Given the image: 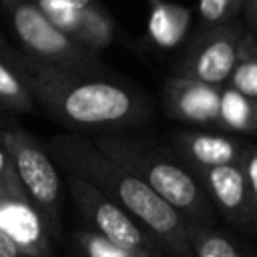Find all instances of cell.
I'll list each match as a JSON object with an SVG mask.
<instances>
[{"mask_svg":"<svg viewBox=\"0 0 257 257\" xmlns=\"http://www.w3.org/2000/svg\"><path fill=\"white\" fill-rule=\"evenodd\" d=\"M6 54L20 70L34 104L70 128L68 133L116 135L153 116L151 100L122 80L48 66L10 46Z\"/></svg>","mask_w":257,"mask_h":257,"instance_id":"obj_1","label":"cell"},{"mask_svg":"<svg viewBox=\"0 0 257 257\" xmlns=\"http://www.w3.org/2000/svg\"><path fill=\"white\" fill-rule=\"evenodd\" d=\"M46 153L66 175L88 183L128 213L159 243L163 257H193L183 217L143 181L108 161L86 135L60 133L48 141Z\"/></svg>","mask_w":257,"mask_h":257,"instance_id":"obj_2","label":"cell"},{"mask_svg":"<svg viewBox=\"0 0 257 257\" xmlns=\"http://www.w3.org/2000/svg\"><path fill=\"white\" fill-rule=\"evenodd\" d=\"M88 139L108 161L143 181L185 223L215 225L217 213L203 187L169 145L153 137H128L122 133Z\"/></svg>","mask_w":257,"mask_h":257,"instance_id":"obj_3","label":"cell"},{"mask_svg":"<svg viewBox=\"0 0 257 257\" xmlns=\"http://www.w3.org/2000/svg\"><path fill=\"white\" fill-rule=\"evenodd\" d=\"M0 147L16 179L44 221L52 243L62 241V183L46 149L20 124L0 120Z\"/></svg>","mask_w":257,"mask_h":257,"instance_id":"obj_4","label":"cell"},{"mask_svg":"<svg viewBox=\"0 0 257 257\" xmlns=\"http://www.w3.org/2000/svg\"><path fill=\"white\" fill-rule=\"evenodd\" d=\"M4 8L24 48L22 52L30 58L48 66L82 74L102 76L106 72V66L96 54L64 36L52 22H48V18L36 8L34 2H8Z\"/></svg>","mask_w":257,"mask_h":257,"instance_id":"obj_5","label":"cell"},{"mask_svg":"<svg viewBox=\"0 0 257 257\" xmlns=\"http://www.w3.org/2000/svg\"><path fill=\"white\" fill-rule=\"evenodd\" d=\"M66 187L72 199V205L82 221V227L98 233L110 243L153 257H163L159 243L120 207L108 201L88 183L66 175Z\"/></svg>","mask_w":257,"mask_h":257,"instance_id":"obj_6","label":"cell"},{"mask_svg":"<svg viewBox=\"0 0 257 257\" xmlns=\"http://www.w3.org/2000/svg\"><path fill=\"white\" fill-rule=\"evenodd\" d=\"M245 28L247 26L239 18L219 26L201 28L173 64V74L217 88L225 86L235 64L237 42Z\"/></svg>","mask_w":257,"mask_h":257,"instance_id":"obj_7","label":"cell"},{"mask_svg":"<svg viewBox=\"0 0 257 257\" xmlns=\"http://www.w3.org/2000/svg\"><path fill=\"white\" fill-rule=\"evenodd\" d=\"M211 201L215 213H221L229 225L251 235L257 229V197L249 191L239 167H213L191 171Z\"/></svg>","mask_w":257,"mask_h":257,"instance_id":"obj_8","label":"cell"},{"mask_svg":"<svg viewBox=\"0 0 257 257\" xmlns=\"http://www.w3.org/2000/svg\"><path fill=\"white\" fill-rule=\"evenodd\" d=\"M36 8L52 22L64 36L80 44L92 54H100L116 40L114 18L104 10L76 8L58 0H32Z\"/></svg>","mask_w":257,"mask_h":257,"instance_id":"obj_9","label":"cell"},{"mask_svg":"<svg viewBox=\"0 0 257 257\" xmlns=\"http://www.w3.org/2000/svg\"><path fill=\"white\" fill-rule=\"evenodd\" d=\"M0 229L26 257H58L44 221L22 189L0 185Z\"/></svg>","mask_w":257,"mask_h":257,"instance_id":"obj_10","label":"cell"},{"mask_svg":"<svg viewBox=\"0 0 257 257\" xmlns=\"http://www.w3.org/2000/svg\"><path fill=\"white\" fill-rule=\"evenodd\" d=\"M251 145L253 143L227 133H209L193 128H179L169 133V147L189 167V171L213 167H239Z\"/></svg>","mask_w":257,"mask_h":257,"instance_id":"obj_11","label":"cell"},{"mask_svg":"<svg viewBox=\"0 0 257 257\" xmlns=\"http://www.w3.org/2000/svg\"><path fill=\"white\" fill-rule=\"evenodd\" d=\"M219 90L185 76H169L163 84V108L165 114L189 124L215 126L219 108Z\"/></svg>","mask_w":257,"mask_h":257,"instance_id":"obj_12","label":"cell"},{"mask_svg":"<svg viewBox=\"0 0 257 257\" xmlns=\"http://www.w3.org/2000/svg\"><path fill=\"white\" fill-rule=\"evenodd\" d=\"M149 6H151L149 20H147L149 42H153L157 48H163V50H171L179 46L193 22L191 8L165 2V0L153 2Z\"/></svg>","mask_w":257,"mask_h":257,"instance_id":"obj_13","label":"cell"},{"mask_svg":"<svg viewBox=\"0 0 257 257\" xmlns=\"http://www.w3.org/2000/svg\"><path fill=\"white\" fill-rule=\"evenodd\" d=\"M185 227L193 257H255L249 245L217 225L185 223Z\"/></svg>","mask_w":257,"mask_h":257,"instance_id":"obj_14","label":"cell"},{"mask_svg":"<svg viewBox=\"0 0 257 257\" xmlns=\"http://www.w3.org/2000/svg\"><path fill=\"white\" fill-rule=\"evenodd\" d=\"M223 133L237 135H255L257 131V106L255 100L245 98L231 86H221L219 90V108H217V124Z\"/></svg>","mask_w":257,"mask_h":257,"instance_id":"obj_15","label":"cell"},{"mask_svg":"<svg viewBox=\"0 0 257 257\" xmlns=\"http://www.w3.org/2000/svg\"><path fill=\"white\" fill-rule=\"evenodd\" d=\"M34 98L14 62L6 54V44L0 38V108L10 112H32Z\"/></svg>","mask_w":257,"mask_h":257,"instance_id":"obj_16","label":"cell"},{"mask_svg":"<svg viewBox=\"0 0 257 257\" xmlns=\"http://www.w3.org/2000/svg\"><path fill=\"white\" fill-rule=\"evenodd\" d=\"M70 257H153V255L122 249L110 243L108 239L100 237L98 233L80 225L72 231L70 237Z\"/></svg>","mask_w":257,"mask_h":257,"instance_id":"obj_17","label":"cell"},{"mask_svg":"<svg viewBox=\"0 0 257 257\" xmlns=\"http://www.w3.org/2000/svg\"><path fill=\"white\" fill-rule=\"evenodd\" d=\"M245 0H199V22L201 28L219 26L231 20H237L243 10Z\"/></svg>","mask_w":257,"mask_h":257,"instance_id":"obj_18","label":"cell"},{"mask_svg":"<svg viewBox=\"0 0 257 257\" xmlns=\"http://www.w3.org/2000/svg\"><path fill=\"white\" fill-rule=\"evenodd\" d=\"M227 86H231L245 98L255 100L257 98V58L235 60L227 78Z\"/></svg>","mask_w":257,"mask_h":257,"instance_id":"obj_19","label":"cell"},{"mask_svg":"<svg viewBox=\"0 0 257 257\" xmlns=\"http://www.w3.org/2000/svg\"><path fill=\"white\" fill-rule=\"evenodd\" d=\"M239 171H241V175H243L249 191L257 197V147L255 145L249 147L247 155L243 157V161L239 165Z\"/></svg>","mask_w":257,"mask_h":257,"instance_id":"obj_20","label":"cell"},{"mask_svg":"<svg viewBox=\"0 0 257 257\" xmlns=\"http://www.w3.org/2000/svg\"><path fill=\"white\" fill-rule=\"evenodd\" d=\"M0 257H26L0 229Z\"/></svg>","mask_w":257,"mask_h":257,"instance_id":"obj_21","label":"cell"},{"mask_svg":"<svg viewBox=\"0 0 257 257\" xmlns=\"http://www.w3.org/2000/svg\"><path fill=\"white\" fill-rule=\"evenodd\" d=\"M58 2H64V4H70V6H76V8H88V10L102 8V4L98 0H58Z\"/></svg>","mask_w":257,"mask_h":257,"instance_id":"obj_22","label":"cell"},{"mask_svg":"<svg viewBox=\"0 0 257 257\" xmlns=\"http://www.w3.org/2000/svg\"><path fill=\"white\" fill-rule=\"evenodd\" d=\"M8 2H32V0H2V4H8Z\"/></svg>","mask_w":257,"mask_h":257,"instance_id":"obj_23","label":"cell"},{"mask_svg":"<svg viewBox=\"0 0 257 257\" xmlns=\"http://www.w3.org/2000/svg\"><path fill=\"white\" fill-rule=\"evenodd\" d=\"M153 2H159V0H149V4H153Z\"/></svg>","mask_w":257,"mask_h":257,"instance_id":"obj_24","label":"cell"}]
</instances>
